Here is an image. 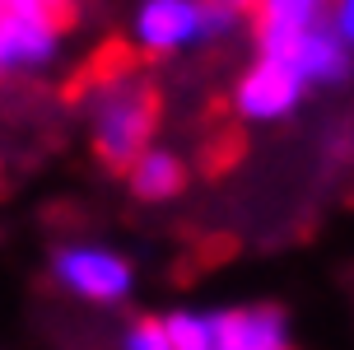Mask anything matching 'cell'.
Returning a JSON list of instances; mask_svg holds the SVG:
<instances>
[{"mask_svg": "<svg viewBox=\"0 0 354 350\" xmlns=\"http://www.w3.org/2000/svg\"><path fill=\"white\" fill-rule=\"evenodd\" d=\"M71 42V19L28 0H0V85L42 80L61 66Z\"/></svg>", "mask_w": 354, "mask_h": 350, "instance_id": "cell-5", "label": "cell"}, {"mask_svg": "<svg viewBox=\"0 0 354 350\" xmlns=\"http://www.w3.org/2000/svg\"><path fill=\"white\" fill-rule=\"evenodd\" d=\"M117 350H177V346H173V332H168L163 313H154V317H136V322H126Z\"/></svg>", "mask_w": 354, "mask_h": 350, "instance_id": "cell-9", "label": "cell"}, {"mask_svg": "<svg viewBox=\"0 0 354 350\" xmlns=\"http://www.w3.org/2000/svg\"><path fill=\"white\" fill-rule=\"evenodd\" d=\"M303 98H308V80L289 61H280V56L257 52V61L233 80V112L252 126L284 122Z\"/></svg>", "mask_w": 354, "mask_h": 350, "instance_id": "cell-6", "label": "cell"}, {"mask_svg": "<svg viewBox=\"0 0 354 350\" xmlns=\"http://www.w3.org/2000/svg\"><path fill=\"white\" fill-rule=\"evenodd\" d=\"M331 28L345 37V47L354 52V0H336V19H331Z\"/></svg>", "mask_w": 354, "mask_h": 350, "instance_id": "cell-10", "label": "cell"}, {"mask_svg": "<svg viewBox=\"0 0 354 350\" xmlns=\"http://www.w3.org/2000/svg\"><path fill=\"white\" fill-rule=\"evenodd\" d=\"M28 5H42V10H52V15H61V19H71L84 0H28Z\"/></svg>", "mask_w": 354, "mask_h": 350, "instance_id": "cell-11", "label": "cell"}, {"mask_svg": "<svg viewBox=\"0 0 354 350\" xmlns=\"http://www.w3.org/2000/svg\"><path fill=\"white\" fill-rule=\"evenodd\" d=\"M336 10V0H252V33H257V52L261 47H280L294 37L322 28Z\"/></svg>", "mask_w": 354, "mask_h": 350, "instance_id": "cell-7", "label": "cell"}, {"mask_svg": "<svg viewBox=\"0 0 354 350\" xmlns=\"http://www.w3.org/2000/svg\"><path fill=\"white\" fill-rule=\"evenodd\" d=\"M47 276L66 299L84 308H122L136 295V262L98 238H66L47 257Z\"/></svg>", "mask_w": 354, "mask_h": 350, "instance_id": "cell-4", "label": "cell"}, {"mask_svg": "<svg viewBox=\"0 0 354 350\" xmlns=\"http://www.w3.org/2000/svg\"><path fill=\"white\" fill-rule=\"evenodd\" d=\"M229 5H238V10H243V15H248V10H252V0H229Z\"/></svg>", "mask_w": 354, "mask_h": 350, "instance_id": "cell-12", "label": "cell"}, {"mask_svg": "<svg viewBox=\"0 0 354 350\" xmlns=\"http://www.w3.org/2000/svg\"><path fill=\"white\" fill-rule=\"evenodd\" d=\"M80 122L93 159L112 173H126L154 145L163 122V94L149 80L145 61L126 52L88 70L80 85Z\"/></svg>", "mask_w": 354, "mask_h": 350, "instance_id": "cell-1", "label": "cell"}, {"mask_svg": "<svg viewBox=\"0 0 354 350\" xmlns=\"http://www.w3.org/2000/svg\"><path fill=\"white\" fill-rule=\"evenodd\" d=\"M177 350H294L289 317L270 304L248 308H173L163 313Z\"/></svg>", "mask_w": 354, "mask_h": 350, "instance_id": "cell-3", "label": "cell"}, {"mask_svg": "<svg viewBox=\"0 0 354 350\" xmlns=\"http://www.w3.org/2000/svg\"><path fill=\"white\" fill-rule=\"evenodd\" d=\"M243 19L248 15L229 0H136L122 37L136 61H173L229 42Z\"/></svg>", "mask_w": 354, "mask_h": 350, "instance_id": "cell-2", "label": "cell"}, {"mask_svg": "<svg viewBox=\"0 0 354 350\" xmlns=\"http://www.w3.org/2000/svg\"><path fill=\"white\" fill-rule=\"evenodd\" d=\"M187 182H192V173H187L182 155L168 150V145H149V150L126 168V187H131V196L145 201V206H163V201L182 196Z\"/></svg>", "mask_w": 354, "mask_h": 350, "instance_id": "cell-8", "label": "cell"}]
</instances>
